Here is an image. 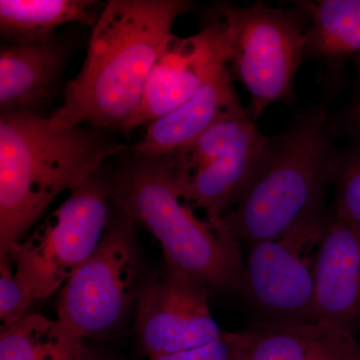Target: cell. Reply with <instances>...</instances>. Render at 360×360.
Returning a JSON list of instances; mask_svg holds the SVG:
<instances>
[{
	"label": "cell",
	"instance_id": "cell-1",
	"mask_svg": "<svg viewBox=\"0 0 360 360\" xmlns=\"http://www.w3.org/2000/svg\"><path fill=\"white\" fill-rule=\"evenodd\" d=\"M191 4L184 0H110L92 28L86 58L49 116L56 127L89 123L127 131L151 70L172 27Z\"/></svg>",
	"mask_w": 360,
	"mask_h": 360
},
{
	"label": "cell",
	"instance_id": "cell-10",
	"mask_svg": "<svg viewBox=\"0 0 360 360\" xmlns=\"http://www.w3.org/2000/svg\"><path fill=\"white\" fill-rule=\"evenodd\" d=\"M224 66V37L215 14L196 34H172L151 70L141 108L127 131L155 122L186 103Z\"/></svg>",
	"mask_w": 360,
	"mask_h": 360
},
{
	"label": "cell",
	"instance_id": "cell-9",
	"mask_svg": "<svg viewBox=\"0 0 360 360\" xmlns=\"http://www.w3.org/2000/svg\"><path fill=\"white\" fill-rule=\"evenodd\" d=\"M135 331L149 359L201 347L224 333L210 314L206 288L169 264L139 290Z\"/></svg>",
	"mask_w": 360,
	"mask_h": 360
},
{
	"label": "cell",
	"instance_id": "cell-17",
	"mask_svg": "<svg viewBox=\"0 0 360 360\" xmlns=\"http://www.w3.org/2000/svg\"><path fill=\"white\" fill-rule=\"evenodd\" d=\"M310 20L303 58L360 56V0L298 2Z\"/></svg>",
	"mask_w": 360,
	"mask_h": 360
},
{
	"label": "cell",
	"instance_id": "cell-7",
	"mask_svg": "<svg viewBox=\"0 0 360 360\" xmlns=\"http://www.w3.org/2000/svg\"><path fill=\"white\" fill-rule=\"evenodd\" d=\"M269 137L243 110L165 156L184 200L203 210L217 231H226L222 219L245 189Z\"/></svg>",
	"mask_w": 360,
	"mask_h": 360
},
{
	"label": "cell",
	"instance_id": "cell-22",
	"mask_svg": "<svg viewBox=\"0 0 360 360\" xmlns=\"http://www.w3.org/2000/svg\"><path fill=\"white\" fill-rule=\"evenodd\" d=\"M352 127L360 146V96L352 115Z\"/></svg>",
	"mask_w": 360,
	"mask_h": 360
},
{
	"label": "cell",
	"instance_id": "cell-19",
	"mask_svg": "<svg viewBox=\"0 0 360 360\" xmlns=\"http://www.w3.org/2000/svg\"><path fill=\"white\" fill-rule=\"evenodd\" d=\"M335 217L360 236V146L338 155L333 167Z\"/></svg>",
	"mask_w": 360,
	"mask_h": 360
},
{
	"label": "cell",
	"instance_id": "cell-15",
	"mask_svg": "<svg viewBox=\"0 0 360 360\" xmlns=\"http://www.w3.org/2000/svg\"><path fill=\"white\" fill-rule=\"evenodd\" d=\"M243 333L245 360H360L352 333L321 322L274 321Z\"/></svg>",
	"mask_w": 360,
	"mask_h": 360
},
{
	"label": "cell",
	"instance_id": "cell-16",
	"mask_svg": "<svg viewBox=\"0 0 360 360\" xmlns=\"http://www.w3.org/2000/svg\"><path fill=\"white\" fill-rule=\"evenodd\" d=\"M98 6L91 0H1L0 30L13 44L49 41L65 23L94 28L101 13Z\"/></svg>",
	"mask_w": 360,
	"mask_h": 360
},
{
	"label": "cell",
	"instance_id": "cell-6",
	"mask_svg": "<svg viewBox=\"0 0 360 360\" xmlns=\"http://www.w3.org/2000/svg\"><path fill=\"white\" fill-rule=\"evenodd\" d=\"M112 193L113 175L101 167L11 250L15 276L33 300L56 292L91 257L110 222Z\"/></svg>",
	"mask_w": 360,
	"mask_h": 360
},
{
	"label": "cell",
	"instance_id": "cell-20",
	"mask_svg": "<svg viewBox=\"0 0 360 360\" xmlns=\"http://www.w3.org/2000/svg\"><path fill=\"white\" fill-rule=\"evenodd\" d=\"M34 300L26 291L7 264L1 259L0 265V321L1 330L11 328L25 316Z\"/></svg>",
	"mask_w": 360,
	"mask_h": 360
},
{
	"label": "cell",
	"instance_id": "cell-23",
	"mask_svg": "<svg viewBox=\"0 0 360 360\" xmlns=\"http://www.w3.org/2000/svg\"><path fill=\"white\" fill-rule=\"evenodd\" d=\"M75 360H103L97 357L96 355L92 354L91 352L87 349L82 350L79 354L75 357Z\"/></svg>",
	"mask_w": 360,
	"mask_h": 360
},
{
	"label": "cell",
	"instance_id": "cell-2",
	"mask_svg": "<svg viewBox=\"0 0 360 360\" xmlns=\"http://www.w3.org/2000/svg\"><path fill=\"white\" fill-rule=\"evenodd\" d=\"M338 155L326 111H304L283 134L269 137L245 189L222 219L225 229L252 245L321 238L322 205Z\"/></svg>",
	"mask_w": 360,
	"mask_h": 360
},
{
	"label": "cell",
	"instance_id": "cell-14",
	"mask_svg": "<svg viewBox=\"0 0 360 360\" xmlns=\"http://www.w3.org/2000/svg\"><path fill=\"white\" fill-rule=\"evenodd\" d=\"M68 51L49 40L11 44L0 52L1 115L37 113L51 101L65 68Z\"/></svg>",
	"mask_w": 360,
	"mask_h": 360
},
{
	"label": "cell",
	"instance_id": "cell-18",
	"mask_svg": "<svg viewBox=\"0 0 360 360\" xmlns=\"http://www.w3.org/2000/svg\"><path fill=\"white\" fill-rule=\"evenodd\" d=\"M84 349L70 326L37 314H26L0 336V360H75Z\"/></svg>",
	"mask_w": 360,
	"mask_h": 360
},
{
	"label": "cell",
	"instance_id": "cell-4",
	"mask_svg": "<svg viewBox=\"0 0 360 360\" xmlns=\"http://www.w3.org/2000/svg\"><path fill=\"white\" fill-rule=\"evenodd\" d=\"M112 201L160 241L167 264L205 288H245L238 241L196 217L175 186L165 156L124 155L113 175Z\"/></svg>",
	"mask_w": 360,
	"mask_h": 360
},
{
	"label": "cell",
	"instance_id": "cell-11",
	"mask_svg": "<svg viewBox=\"0 0 360 360\" xmlns=\"http://www.w3.org/2000/svg\"><path fill=\"white\" fill-rule=\"evenodd\" d=\"M315 241L266 240L252 245L245 264V288L276 321L314 322V266L303 257Z\"/></svg>",
	"mask_w": 360,
	"mask_h": 360
},
{
	"label": "cell",
	"instance_id": "cell-21",
	"mask_svg": "<svg viewBox=\"0 0 360 360\" xmlns=\"http://www.w3.org/2000/svg\"><path fill=\"white\" fill-rule=\"evenodd\" d=\"M149 360H245V333H222L201 347Z\"/></svg>",
	"mask_w": 360,
	"mask_h": 360
},
{
	"label": "cell",
	"instance_id": "cell-8",
	"mask_svg": "<svg viewBox=\"0 0 360 360\" xmlns=\"http://www.w3.org/2000/svg\"><path fill=\"white\" fill-rule=\"evenodd\" d=\"M91 257L59 295L58 319L84 338H103L122 328L131 307L139 264L134 221L118 210Z\"/></svg>",
	"mask_w": 360,
	"mask_h": 360
},
{
	"label": "cell",
	"instance_id": "cell-12",
	"mask_svg": "<svg viewBox=\"0 0 360 360\" xmlns=\"http://www.w3.org/2000/svg\"><path fill=\"white\" fill-rule=\"evenodd\" d=\"M314 277L312 321L352 333L360 321V236L335 215L324 225Z\"/></svg>",
	"mask_w": 360,
	"mask_h": 360
},
{
	"label": "cell",
	"instance_id": "cell-3",
	"mask_svg": "<svg viewBox=\"0 0 360 360\" xmlns=\"http://www.w3.org/2000/svg\"><path fill=\"white\" fill-rule=\"evenodd\" d=\"M80 127H56L39 113L0 117V253L11 250L59 194L84 184L104 161L129 150Z\"/></svg>",
	"mask_w": 360,
	"mask_h": 360
},
{
	"label": "cell",
	"instance_id": "cell-13",
	"mask_svg": "<svg viewBox=\"0 0 360 360\" xmlns=\"http://www.w3.org/2000/svg\"><path fill=\"white\" fill-rule=\"evenodd\" d=\"M229 68L224 66L186 103L148 123L135 153L167 156L191 143L225 118L245 110Z\"/></svg>",
	"mask_w": 360,
	"mask_h": 360
},
{
	"label": "cell",
	"instance_id": "cell-5",
	"mask_svg": "<svg viewBox=\"0 0 360 360\" xmlns=\"http://www.w3.org/2000/svg\"><path fill=\"white\" fill-rule=\"evenodd\" d=\"M214 14L232 79L250 94V117L257 120L271 104L291 101L296 71L304 59L300 16L264 2L220 4Z\"/></svg>",
	"mask_w": 360,
	"mask_h": 360
}]
</instances>
